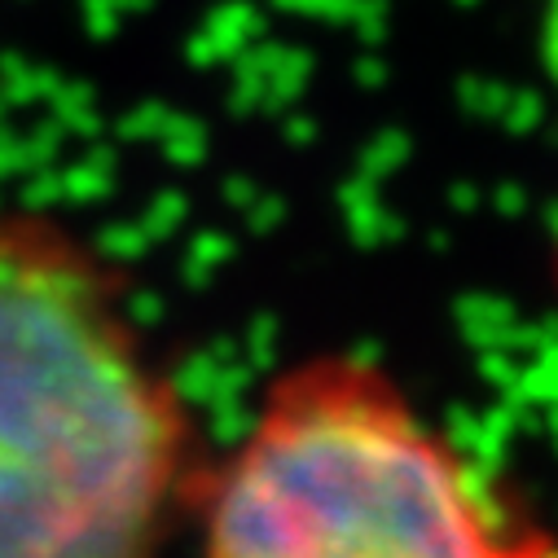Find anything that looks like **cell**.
Wrapping results in <instances>:
<instances>
[{"instance_id":"7a4b0ae2","label":"cell","mask_w":558,"mask_h":558,"mask_svg":"<svg viewBox=\"0 0 558 558\" xmlns=\"http://www.w3.org/2000/svg\"><path fill=\"white\" fill-rule=\"evenodd\" d=\"M198 510L203 558H558L361 356L277 374Z\"/></svg>"},{"instance_id":"6da1fadb","label":"cell","mask_w":558,"mask_h":558,"mask_svg":"<svg viewBox=\"0 0 558 558\" xmlns=\"http://www.w3.org/2000/svg\"><path fill=\"white\" fill-rule=\"evenodd\" d=\"M198 432L80 233L0 211V558H163Z\"/></svg>"}]
</instances>
